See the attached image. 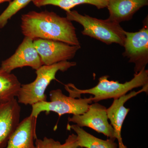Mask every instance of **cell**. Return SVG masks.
Returning <instances> with one entry per match:
<instances>
[{"label": "cell", "instance_id": "obj_2", "mask_svg": "<svg viewBox=\"0 0 148 148\" xmlns=\"http://www.w3.org/2000/svg\"><path fill=\"white\" fill-rule=\"evenodd\" d=\"M109 77L108 75L101 77L98 79V84L89 89H79L71 83L65 85V88L69 92L70 97L79 98L82 94H90L93 95L92 102L98 103L102 100L117 99L134 88L148 85V70L146 69L134 74L132 79L124 83L109 80Z\"/></svg>", "mask_w": 148, "mask_h": 148}, {"label": "cell", "instance_id": "obj_14", "mask_svg": "<svg viewBox=\"0 0 148 148\" xmlns=\"http://www.w3.org/2000/svg\"><path fill=\"white\" fill-rule=\"evenodd\" d=\"M67 129H72L76 133L78 145L82 148H117L118 145L115 139L103 140L95 137L77 125H67Z\"/></svg>", "mask_w": 148, "mask_h": 148}, {"label": "cell", "instance_id": "obj_13", "mask_svg": "<svg viewBox=\"0 0 148 148\" xmlns=\"http://www.w3.org/2000/svg\"><path fill=\"white\" fill-rule=\"evenodd\" d=\"M108 18L118 23L129 21L140 9L148 5V0H107Z\"/></svg>", "mask_w": 148, "mask_h": 148}, {"label": "cell", "instance_id": "obj_4", "mask_svg": "<svg viewBox=\"0 0 148 148\" xmlns=\"http://www.w3.org/2000/svg\"><path fill=\"white\" fill-rule=\"evenodd\" d=\"M75 62L65 61L52 65H43L36 71V77L33 82L21 85L17 95L18 102L25 105H32L47 101L45 90L51 82L56 79L58 71L65 72L76 66Z\"/></svg>", "mask_w": 148, "mask_h": 148}, {"label": "cell", "instance_id": "obj_19", "mask_svg": "<svg viewBox=\"0 0 148 148\" xmlns=\"http://www.w3.org/2000/svg\"><path fill=\"white\" fill-rule=\"evenodd\" d=\"M12 1V0H0V4L6 2H10Z\"/></svg>", "mask_w": 148, "mask_h": 148}, {"label": "cell", "instance_id": "obj_18", "mask_svg": "<svg viewBox=\"0 0 148 148\" xmlns=\"http://www.w3.org/2000/svg\"><path fill=\"white\" fill-rule=\"evenodd\" d=\"M32 0H12L0 15V29L5 27L9 20L19 11L27 6Z\"/></svg>", "mask_w": 148, "mask_h": 148}, {"label": "cell", "instance_id": "obj_17", "mask_svg": "<svg viewBox=\"0 0 148 148\" xmlns=\"http://www.w3.org/2000/svg\"><path fill=\"white\" fill-rule=\"evenodd\" d=\"M35 148H82L78 145L76 135H69L64 144L52 138L45 137L43 139L37 138Z\"/></svg>", "mask_w": 148, "mask_h": 148}, {"label": "cell", "instance_id": "obj_10", "mask_svg": "<svg viewBox=\"0 0 148 148\" xmlns=\"http://www.w3.org/2000/svg\"><path fill=\"white\" fill-rule=\"evenodd\" d=\"M148 85L145 86L139 91H131L120 98L114 99L112 105L107 109L108 119L110 121V124L113 128L116 139L118 142L119 148H127L123 144L121 137L123 124L130 110V109L125 107V103L141 92L148 93Z\"/></svg>", "mask_w": 148, "mask_h": 148}, {"label": "cell", "instance_id": "obj_5", "mask_svg": "<svg viewBox=\"0 0 148 148\" xmlns=\"http://www.w3.org/2000/svg\"><path fill=\"white\" fill-rule=\"evenodd\" d=\"M92 95L89 98L77 99L64 95L61 89L52 90L49 93L50 101L39 102L32 105L30 115L38 118L42 112H45L46 114L54 112L59 117L66 114L73 115L82 114L87 110L92 103Z\"/></svg>", "mask_w": 148, "mask_h": 148}, {"label": "cell", "instance_id": "obj_12", "mask_svg": "<svg viewBox=\"0 0 148 148\" xmlns=\"http://www.w3.org/2000/svg\"><path fill=\"white\" fill-rule=\"evenodd\" d=\"M37 120L30 115L20 122L5 148H35Z\"/></svg>", "mask_w": 148, "mask_h": 148}, {"label": "cell", "instance_id": "obj_16", "mask_svg": "<svg viewBox=\"0 0 148 148\" xmlns=\"http://www.w3.org/2000/svg\"><path fill=\"white\" fill-rule=\"evenodd\" d=\"M33 4L37 7L47 5L58 6L66 12L79 5L87 4L95 6L100 10L107 7V0H32Z\"/></svg>", "mask_w": 148, "mask_h": 148}, {"label": "cell", "instance_id": "obj_15", "mask_svg": "<svg viewBox=\"0 0 148 148\" xmlns=\"http://www.w3.org/2000/svg\"><path fill=\"white\" fill-rule=\"evenodd\" d=\"M21 85L14 74L5 71L0 67V103L8 102L17 97Z\"/></svg>", "mask_w": 148, "mask_h": 148}, {"label": "cell", "instance_id": "obj_1", "mask_svg": "<svg viewBox=\"0 0 148 148\" xmlns=\"http://www.w3.org/2000/svg\"><path fill=\"white\" fill-rule=\"evenodd\" d=\"M21 28L25 37L34 40H53L70 45H81L71 21L53 12L32 11L23 14Z\"/></svg>", "mask_w": 148, "mask_h": 148}, {"label": "cell", "instance_id": "obj_3", "mask_svg": "<svg viewBox=\"0 0 148 148\" xmlns=\"http://www.w3.org/2000/svg\"><path fill=\"white\" fill-rule=\"evenodd\" d=\"M66 18L80 24L83 27L82 33L107 45L117 44L123 46L125 36V30L119 23L109 18L98 19L89 15H82L76 10L66 12Z\"/></svg>", "mask_w": 148, "mask_h": 148}, {"label": "cell", "instance_id": "obj_7", "mask_svg": "<svg viewBox=\"0 0 148 148\" xmlns=\"http://www.w3.org/2000/svg\"><path fill=\"white\" fill-rule=\"evenodd\" d=\"M108 120L106 107L98 103L90 105L84 113L73 115L68 119L69 122L79 127H89L109 138L116 140L113 128Z\"/></svg>", "mask_w": 148, "mask_h": 148}, {"label": "cell", "instance_id": "obj_9", "mask_svg": "<svg viewBox=\"0 0 148 148\" xmlns=\"http://www.w3.org/2000/svg\"><path fill=\"white\" fill-rule=\"evenodd\" d=\"M43 65L34 45V40L25 37L15 53L3 61L0 67L5 71L11 73L14 69L26 66L36 71Z\"/></svg>", "mask_w": 148, "mask_h": 148}, {"label": "cell", "instance_id": "obj_11", "mask_svg": "<svg viewBox=\"0 0 148 148\" xmlns=\"http://www.w3.org/2000/svg\"><path fill=\"white\" fill-rule=\"evenodd\" d=\"M15 98L0 103V148H5L20 122L21 107Z\"/></svg>", "mask_w": 148, "mask_h": 148}, {"label": "cell", "instance_id": "obj_6", "mask_svg": "<svg viewBox=\"0 0 148 148\" xmlns=\"http://www.w3.org/2000/svg\"><path fill=\"white\" fill-rule=\"evenodd\" d=\"M125 38L123 56L130 63L135 64L134 72L137 74L145 69L148 63V17L143 21V28L138 32L125 31Z\"/></svg>", "mask_w": 148, "mask_h": 148}, {"label": "cell", "instance_id": "obj_8", "mask_svg": "<svg viewBox=\"0 0 148 148\" xmlns=\"http://www.w3.org/2000/svg\"><path fill=\"white\" fill-rule=\"evenodd\" d=\"M34 44L43 65L49 66L73 58L81 45H72L53 40L36 39Z\"/></svg>", "mask_w": 148, "mask_h": 148}]
</instances>
